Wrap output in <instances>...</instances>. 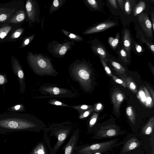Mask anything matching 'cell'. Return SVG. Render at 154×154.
<instances>
[{"instance_id":"obj_1","label":"cell","mask_w":154,"mask_h":154,"mask_svg":"<svg viewBox=\"0 0 154 154\" xmlns=\"http://www.w3.org/2000/svg\"><path fill=\"white\" fill-rule=\"evenodd\" d=\"M47 126L42 121L29 114L11 112L0 114V132L29 131L39 132Z\"/></svg>"},{"instance_id":"obj_2","label":"cell","mask_w":154,"mask_h":154,"mask_svg":"<svg viewBox=\"0 0 154 154\" xmlns=\"http://www.w3.org/2000/svg\"><path fill=\"white\" fill-rule=\"evenodd\" d=\"M73 127L71 123L65 122L52 124L44 129V140L50 154H56L72 132Z\"/></svg>"},{"instance_id":"obj_3","label":"cell","mask_w":154,"mask_h":154,"mask_svg":"<svg viewBox=\"0 0 154 154\" xmlns=\"http://www.w3.org/2000/svg\"><path fill=\"white\" fill-rule=\"evenodd\" d=\"M69 71L71 77L78 82L81 88L89 91L92 82L91 71L89 66L84 60H75L69 65Z\"/></svg>"},{"instance_id":"obj_4","label":"cell","mask_w":154,"mask_h":154,"mask_svg":"<svg viewBox=\"0 0 154 154\" xmlns=\"http://www.w3.org/2000/svg\"><path fill=\"white\" fill-rule=\"evenodd\" d=\"M26 57L29 67L35 74L40 76H56L58 74L52 63V59L48 56L29 51Z\"/></svg>"},{"instance_id":"obj_5","label":"cell","mask_w":154,"mask_h":154,"mask_svg":"<svg viewBox=\"0 0 154 154\" xmlns=\"http://www.w3.org/2000/svg\"><path fill=\"white\" fill-rule=\"evenodd\" d=\"M118 139L116 138L103 142L77 146L74 154H93L106 152L123 142L118 143Z\"/></svg>"},{"instance_id":"obj_6","label":"cell","mask_w":154,"mask_h":154,"mask_svg":"<svg viewBox=\"0 0 154 154\" xmlns=\"http://www.w3.org/2000/svg\"><path fill=\"white\" fill-rule=\"evenodd\" d=\"M65 42L60 43L57 41H53L47 45L49 52L53 57L59 58L64 57L72 47L75 45L73 41H69L65 40Z\"/></svg>"},{"instance_id":"obj_7","label":"cell","mask_w":154,"mask_h":154,"mask_svg":"<svg viewBox=\"0 0 154 154\" xmlns=\"http://www.w3.org/2000/svg\"><path fill=\"white\" fill-rule=\"evenodd\" d=\"M25 8L27 15V21L30 25L32 23L40 22V9L36 1H26Z\"/></svg>"},{"instance_id":"obj_8","label":"cell","mask_w":154,"mask_h":154,"mask_svg":"<svg viewBox=\"0 0 154 154\" xmlns=\"http://www.w3.org/2000/svg\"><path fill=\"white\" fill-rule=\"evenodd\" d=\"M40 91L42 93L48 94L51 97L71 98L72 97L71 96L73 97L74 96L70 90L53 86L42 87L41 88Z\"/></svg>"},{"instance_id":"obj_9","label":"cell","mask_w":154,"mask_h":154,"mask_svg":"<svg viewBox=\"0 0 154 154\" xmlns=\"http://www.w3.org/2000/svg\"><path fill=\"white\" fill-rule=\"evenodd\" d=\"M12 69L13 73L17 76L19 84L20 92L23 94L25 91V77L22 67L18 60L13 56L11 59Z\"/></svg>"},{"instance_id":"obj_10","label":"cell","mask_w":154,"mask_h":154,"mask_svg":"<svg viewBox=\"0 0 154 154\" xmlns=\"http://www.w3.org/2000/svg\"><path fill=\"white\" fill-rule=\"evenodd\" d=\"M79 134V130L77 128L73 131L68 142L63 147L62 150L64 154H74L77 146Z\"/></svg>"},{"instance_id":"obj_11","label":"cell","mask_w":154,"mask_h":154,"mask_svg":"<svg viewBox=\"0 0 154 154\" xmlns=\"http://www.w3.org/2000/svg\"><path fill=\"white\" fill-rule=\"evenodd\" d=\"M121 134L120 132L117 128L106 127L101 128L100 129L96 131L92 138L96 139H100L114 137Z\"/></svg>"},{"instance_id":"obj_12","label":"cell","mask_w":154,"mask_h":154,"mask_svg":"<svg viewBox=\"0 0 154 154\" xmlns=\"http://www.w3.org/2000/svg\"><path fill=\"white\" fill-rule=\"evenodd\" d=\"M138 19L143 32L147 36L152 38V23L147 14L143 13L141 14L139 16Z\"/></svg>"},{"instance_id":"obj_13","label":"cell","mask_w":154,"mask_h":154,"mask_svg":"<svg viewBox=\"0 0 154 154\" xmlns=\"http://www.w3.org/2000/svg\"><path fill=\"white\" fill-rule=\"evenodd\" d=\"M115 25H116V23L113 22L102 23L87 29L83 32V34L84 35H87L101 32L113 27Z\"/></svg>"},{"instance_id":"obj_14","label":"cell","mask_w":154,"mask_h":154,"mask_svg":"<svg viewBox=\"0 0 154 154\" xmlns=\"http://www.w3.org/2000/svg\"><path fill=\"white\" fill-rule=\"evenodd\" d=\"M111 97L114 109L116 112L118 113L120 105L124 99V95L119 90H114Z\"/></svg>"},{"instance_id":"obj_15","label":"cell","mask_w":154,"mask_h":154,"mask_svg":"<svg viewBox=\"0 0 154 154\" xmlns=\"http://www.w3.org/2000/svg\"><path fill=\"white\" fill-rule=\"evenodd\" d=\"M27 20L26 9H20L17 10L15 13L7 21L9 23L17 24Z\"/></svg>"},{"instance_id":"obj_16","label":"cell","mask_w":154,"mask_h":154,"mask_svg":"<svg viewBox=\"0 0 154 154\" xmlns=\"http://www.w3.org/2000/svg\"><path fill=\"white\" fill-rule=\"evenodd\" d=\"M16 11L15 8L11 7L0 8V23L7 22Z\"/></svg>"},{"instance_id":"obj_17","label":"cell","mask_w":154,"mask_h":154,"mask_svg":"<svg viewBox=\"0 0 154 154\" xmlns=\"http://www.w3.org/2000/svg\"><path fill=\"white\" fill-rule=\"evenodd\" d=\"M30 154H50L48 146L44 140L39 142Z\"/></svg>"},{"instance_id":"obj_18","label":"cell","mask_w":154,"mask_h":154,"mask_svg":"<svg viewBox=\"0 0 154 154\" xmlns=\"http://www.w3.org/2000/svg\"><path fill=\"white\" fill-rule=\"evenodd\" d=\"M122 43L124 49L129 58L131 46V39L130 33L127 29L125 30L124 32Z\"/></svg>"},{"instance_id":"obj_19","label":"cell","mask_w":154,"mask_h":154,"mask_svg":"<svg viewBox=\"0 0 154 154\" xmlns=\"http://www.w3.org/2000/svg\"><path fill=\"white\" fill-rule=\"evenodd\" d=\"M140 145V142L137 138L133 137L129 139L123 147L122 152H129L135 149Z\"/></svg>"},{"instance_id":"obj_20","label":"cell","mask_w":154,"mask_h":154,"mask_svg":"<svg viewBox=\"0 0 154 154\" xmlns=\"http://www.w3.org/2000/svg\"><path fill=\"white\" fill-rule=\"evenodd\" d=\"M92 49L94 52L99 55L100 58L103 60L106 58L107 54L103 47L100 45H97L92 47Z\"/></svg>"},{"instance_id":"obj_21","label":"cell","mask_w":154,"mask_h":154,"mask_svg":"<svg viewBox=\"0 0 154 154\" xmlns=\"http://www.w3.org/2000/svg\"><path fill=\"white\" fill-rule=\"evenodd\" d=\"M66 0H54L51 3L49 13L51 14L58 10L64 4Z\"/></svg>"},{"instance_id":"obj_22","label":"cell","mask_w":154,"mask_h":154,"mask_svg":"<svg viewBox=\"0 0 154 154\" xmlns=\"http://www.w3.org/2000/svg\"><path fill=\"white\" fill-rule=\"evenodd\" d=\"M154 126V118L153 116L151 118L148 123L143 128L142 132L145 134L149 135L153 130Z\"/></svg>"},{"instance_id":"obj_23","label":"cell","mask_w":154,"mask_h":154,"mask_svg":"<svg viewBox=\"0 0 154 154\" xmlns=\"http://www.w3.org/2000/svg\"><path fill=\"white\" fill-rule=\"evenodd\" d=\"M61 30L65 35L72 41L81 42L83 40V38L80 35L72 33L63 29H61Z\"/></svg>"},{"instance_id":"obj_24","label":"cell","mask_w":154,"mask_h":154,"mask_svg":"<svg viewBox=\"0 0 154 154\" xmlns=\"http://www.w3.org/2000/svg\"><path fill=\"white\" fill-rule=\"evenodd\" d=\"M127 87L132 92L134 93L137 92V86L133 79L130 77H127L125 79Z\"/></svg>"},{"instance_id":"obj_25","label":"cell","mask_w":154,"mask_h":154,"mask_svg":"<svg viewBox=\"0 0 154 154\" xmlns=\"http://www.w3.org/2000/svg\"><path fill=\"white\" fill-rule=\"evenodd\" d=\"M126 114L130 121L133 125L135 124L136 117L135 112L131 106H128L126 110Z\"/></svg>"},{"instance_id":"obj_26","label":"cell","mask_w":154,"mask_h":154,"mask_svg":"<svg viewBox=\"0 0 154 154\" xmlns=\"http://www.w3.org/2000/svg\"><path fill=\"white\" fill-rule=\"evenodd\" d=\"M143 88L146 97L145 105L147 107L151 108L153 106L154 101L152 98L147 89L145 87H144Z\"/></svg>"},{"instance_id":"obj_27","label":"cell","mask_w":154,"mask_h":154,"mask_svg":"<svg viewBox=\"0 0 154 154\" xmlns=\"http://www.w3.org/2000/svg\"><path fill=\"white\" fill-rule=\"evenodd\" d=\"M146 8V4L143 1H140L136 6L134 11V16L140 13L143 11Z\"/></svg>"},{"instance_id":"obj_28","label":"cell","mask_w":154,"mask_h":154,"mask_svg":"<svg viewBox=\"0 0 154 154\" xmlns=\"http://www.w3.org/2000/svg\"><path fill=\"white\" fill-rule=\"evenodd\" d=\"M12 26H7L2 27L0 29V38H4L11 29Z\"/></svg>"},{"instance_id":"obj_29","label":"cell","mask_w":154,"mask_h":154,"mask_svg":"<svg viewBox=\"0 0 154 154\" xmlns=\"http://www.w3.org/2000/svg\"><path fill=\"white\" fill-rule=\"evenodd\" d=\"M7 110L13 112H23L25 111L24 106L23 104H19L10 107Z\"/></svg>"},{"instance_id":"obj_30","label":"cell","mask_w":154,"mask_h":154,"mask_svg":"<svg viewBox=\"0 0 154 154\" xmlns=\"http://www.w3.org/2000/svg\"><path fill=\"white\" fill-rule=\"evenodd\" d=\"M111 64L116 71L119 73H123L125 72V69L119 63L114 61H112Z\"/></svg>"},{"instance_id":"obj_31","label":"cell","mask_w":154,"mask_h":154,"mask_svg":"<svg viewBox=\"0 0 154 154\" xmlns=\"http://www.w3.org/2000/svg\"><path fill=\"white\" fill-rule=\"evenodd\" d=\"M35 36V35L33 34L31 36L24 38L20 48H23L28 45L33 40Z\"/></svg>"},{"instance_id":"obj_32","label":"cell","mask_w":154,"mask_h":154,"mask_svg":"<svg viewBox=\"0 0 154 154\" xmlns=\"http://www.w3.org/2000/svg\"><path fill=\"white\" fill-rule=\"evenodd\" d=\"M77 110L79 112L82 113L84 112V111H86L93 107L92 106L88 105H83L80 106H72Z\"/></svg>"},{"instance_id":"obj_33","label":"cell","mask_w":154,"mask_h":154,"mask_svg":"<svg viewBox=\"0 0 154 154\" xmlns=\"http://www.w3.org/2000/svg\"><path fill=\"white\" fill-rule=\"evenodd\" d=\"M8 80L7 77V73L2 74L0 72V86L5 88V84L8 82Z\"/></svg>"},{"instance_id":"obj_34","label":"cell","mask_w":154,"mask_h":154,"mask_svg":"<svg viewBox=\"0 0 154 154\" xmlns=\"http://www.w3.org/2000/svg\"><path fill=\"white\" fill-rule=\"evenodd\" d=\"M99 114L97 113H94L91 117L89 123V128H92L95 124Z\"/></svg>"},{"instance_id":"obj_35","label":"cell","mask_w":154,"mask_h":154,"mask_svg":"<svg viewBox=\"0 0 154 154\" xmlns=\"http://www.w3.org/2000/svg\"><path fill=\"white\" fill-rule=\"evenodd\" d=\"M23 28H20L16 29L11 35L10 38L12 39L17 38L20 36L24 31Z\"/></svg>"},{"instance_id":"obj_36","label":"cell","mask_w":154,"mask_h":154,"mask_svg":"<svg viewBox=\"0 0 154 154\" xmlns=\"http://www.w3.org/2000/svg\"><path fill=\"white\" fill-rule=\"evenodd\" d=\"M137 97L144 105H145L146 97L144 91L140 90L138 92Z\"/></svg>"},{"instance_id":"obj_37","label":"cell","mask_w":154,"mask_h":154,"mask_svg":"<svg viewBox=\"0 0 154 154\" xmlns=\"http://www.w3.org/2000/svg\"><path fill=\"white\" fill-rule=\"evenodd\" d=\"M119 54L122 60L125 63L128 62V54L123 48H121L119 51Z\"/></svg>"},{"instance_id":"obj_38","label":"cell","mask_w":154,"mask_h":154,"mask_svg":"<svg viewBox=\"0 0 154 154\" xmlns=\"http://www.w3.org/2000/svg\"><path fill=\"white\" fill-rule=\"evenodd\" d=\"M86 3L91 8L97 9L98 8V5L97 1L95 0H86Z\"/></svg>"},{"instance_id":"obj_39","label":"cell","mask_w":154,"mask_h":154,"mask_svg":"<svg viewBox=\"0 0 154 154\" xmlns=\"http://www.w3.org/2000/svg\"><path fill=\"white\" fill-rule=\"evenodd\" d=\"M94 111L93 107L84 112L80 114L79 118L80 119H83L88 117L90 114Z\"/></svg>"},{"instance_id":"obj_40","label":"cell","mask_w":154,"mask_h":154,"mask_svg":"<svg viewBox=\"0 0 154 154\" xmlns=\"http://www.w3.org/2000/svg\"><path fill=\"white\" fill-rule=\"evenodd\" d=\"M102 64V65L104 68L105 70L108 75L109 76H112V73L111 70L110 69L109 67L107 65L105 62L103 60L100 58Z\"/></svg>"},{"instance_id":"obj_41","label":"cell","mask_w":154,"mask_h":154,"mask_svg":"<svg viewBox=\"0 0 154 154\" xmlns=\"http://www.w3.org/2000/svg\"><path fill=\"white\" fill-rule=\"evenodd\" d=\"M119 33H118L115 37L113 39L110 45L113 48H115L117 46L119 42Z\"/></svg>"},{"instance_id":"obj_42","label":"cell","mask_w":154,"mask_h":154,"mask_svg":"<svg viewBox=\"0 0 154 154\" xmlns=\"http://www.w3.org/2000/svg\"><path fill=\"white\" fill-rule=\"evenodd\" d=\"M112 77L113 79L116 82L121 85L124 87H127L125 82L123 80L119 79L114 75H112Z\"/></svg>"},{"instance_id":"obj_43","label":"cell","mask_w":154,"mask_h":154,"mask_svg":"<svg viewBox=\"0 0 154 154\" xmlns=\"http://www.w3.org/2000/svg\"><path fill=\"white\" fill-rule=\"evenodd\" d=\"M125 10L126 13L129 15L131 13V3L130 1L127 0L126 1L125 4Z\"/></svg>"},{"instance_id":"obj_44","label":"cell","mask_w":154,"mask_h":154,"mask_svg":"<svg viewBox=\"0 0 154 154\" xmlns=\"http://www.w3.org/2000/svg\"><path fill=\"white\" fill-rule=\"evenodd\" d=\"M141 39L142 41L146 45L152 53L153 54L154 52V45L146 41L143 37H141Z\"/></svg>"},{"instance_id":"obj_45","label":"cell","mask_w":154,"mask_h":154,"mask_svg":"<svg viewBox=\"0 0 154 154\" xmlns=\"http://www.w3.org/2000/svg\"><path fill=\"white\" fill-rule=\"evenodd\" d=\"M103 108L102 104L100 103H98L96 104L94 107V111L96 112H98L101 111Z\"/></svg>"},{"instance_id":"obj_46","label":"cell","mask_w":154,"mask_h":154,"mask_svg":"<svg viewBox=\"0 0 154 154\" xmlns=\"http://www.w3.org/2000/svg\"><path fill=\"white\" fill-rule=\"evenodd\" d=\"M49 103L54 105H56L57 106H68L66 105V104H65L63 103H62L61 102L55 100H51L49 101Z\"/></svg>"},{"instance_id":"obj_47","label":"cell","mask_w":154,"mask_h":154,"mask_svg":"<svg viewBox=\"0 0 154 154\" xmlns=\"http://www.w3.org/2000/svg\"><path fill=\"white\" fill-rule=\"evenodd\" d=\"M109 3L111 6L114 8L117 9L118 6L116 3V0H109L108 1Z\"/></svg>"},{"instance_id":"obj_48","label":"cell","mask_w":154,"mask_h":154,"mask_svg":"<svg viewBox=\"0 0 154 154\" xmlns=\"http://www.w3.org/2000/svg\"><path fill=\"white\" fill-rule=\"evenodd\" d=\"M135 46L136 50L138 53H140L142 51V48L140 45L136 43Z\"/></svg>"},{"instance_id":"obj_49","label":"cell","mask_w":154,"mask_h":154,"mask_svg":"<svg viewBox=\"0 0 154 154\" xmlns=\"http://www.w3.org/2000/svg\"><path fill=\"white\" fill-rule=\"evenodd\" d=\"M147 87L149 89L151 95L152 99L154 101V92L153 89L149 85H147Z\"/></svg>"},{"instance_id":"obj_50","label":"cell","mask_w":154,"mask_h":154,"mask_svg":"<svg viewBox=\"0 0 154 154\" xmlns=\"http://www.w3.org/2000/svg\"><path fill=\"white\" fill-rule=\"evenodd\" d=\"M151 17H152V29L153 31H154V14L153 12H152L151 14Z\"/></svg>"},{"instance_id":"obj_51","label":"cell","mask_w":154,"mask_h":154,"mask_svg":"<svg viewBox=\"0 0 154 154\" xmlns=\"http://www.w3.org/2000/svg\"><path fill=\"white\" fill-rule=\"evenodd\" d=\"M117 1L118 2L119 6L121 8V9L122 10H123V0H117Z\"/></svg>"},{"instance_id":"obj_52","label":"cell","mask_w":154,"mask_h":154,"mask_svg":"<svg viewBox=\"0 0 154 154\" xmlns=\"http://www.w3.org/2000/svg\"><path fill=\"white\" fill-rule=\"evenodd\" d=\"M114 38L112 37H110L108 38V42L110 45H111Z\"/></svg>"}]
</instances>
